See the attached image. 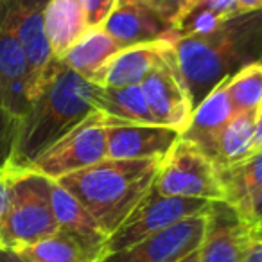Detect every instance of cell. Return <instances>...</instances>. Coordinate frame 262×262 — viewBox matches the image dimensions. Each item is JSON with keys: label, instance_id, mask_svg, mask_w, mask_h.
I'll return each instance as SVG.
<instances>
[{"label": "cell", "instance_id": "obj_1", "mask_svg": "<svg viewBox=\"0 0 262 262\" xmlns=\"http://www.w3.org/2000/svg\"><path fill=\"white\" fill-rule=\"evenodd\" d=\"M262 58V9L239 15L205 34L174 41L178 72L194 108L225 79Z\"/></svg>", "mask_w": 262, "mask_h": 262}, {"label": "cell", "instance_id": "obj_2", "mask_svg": "<svg viewBox=\"0 0 262 262\" xmlns=\"http://www.w3.org/2000/svg\"><path fill=\"white\" fill-rule=\"evenodd\" d=\"M99 88L59 59L20 120L11 167L27 169L49 147L97 113Z\"/></svg>", "mask_w": 262, "mask_h": 262}, {"label": "cell", "instance_id": "obj_3", "mask_svg": "<svg viewBox=\"0 0 262 262\" xmlns=\"http://www.w3.org/2000/svg\"><path fill=\"white\" fill-rule=\"evenodd\" d=\"M158 167L160 158H104L56 182L86 208L110 237L151 190Z\"/></svg>", "mask_w": 262, "mask_h": 262}, {"label": "cell", "instance_id": "obj_4", "mask_svg": "<svg viewBox=\"0 0 262 262\" xmlns=\"http://www.w3.org/2000/svg\"><path fill=\"white\" fill-rule=\"evenodd\" d=\"M52 180L31 169L9 167L8 210L0 230V246L22 248L59 230L51 201Z\"/></svg>", "mask_w": 262, "mask_h": 262}, {"label": "cell", "instance_id": "obj_5", "mask_svg": "<svg viewBox=\"0 0 262 262\" xmlns=\"http://www.w3.org/2000/svg\"><path fill=\"white\" fill-rule=\"evenodd\" d=\"M153 190L162 196L225 201V190L215 165L200 147L182 137L160 160Z\"/></svg>", "mask_w": 262, "mask_h": 262}, {"label": "cell", "instance_id": "obj_6", "mask_svg": "<svg viewBox=\"0 0 262 262\" xmlns=\"http://www.w3.org/2000/svg\"><path fill=\"white\" fill-rule=\"evenodd\" d=\"M210 203L212 201L207 200L162 196L151 187V190L137 205L135 210L108 237L104 255L135 246L146 241L147 237L157 235L190 215L203 214L210 208Z\"/></svg>", "mask_w": 262, "mask_h": 262}, {"label": "cell", "instance_id": "obj_7", "mask_svg": "<svg viewBox=\"0 0 262 262\" xmlns=\"http://www.w3.org/2000/svg\"><path fill=\"white\" fill-rule=\"evenodd\" d=\"M108 153V133H106L104 113L97 112L83 124L70 131L59 142L49 147L40 158L27 169L36 171L51 180H59L84 167L99 164Z\"/></svg>", "mask_w": 262, "mask_h": 262}, {"label": "cell", "instance_id": "obj_8", "mask_svg": "<svg viewBox=\"0 0 262 262\" xmlns=\"http://www.w3.org/2000/svg\"><path fill=\"white\" fill-rule=\"evenodd\" d=\"M47 2L49 0H2L13 33L22 45L29 63L31 101L40 94L52 67L59 61L52 54L45 33L43 11Z\"/></svg>", "mask_w": 262, "mask_h": 262}, {"label": "cell", "instance_id": "obj_9", "mask_svg": "<svg viewBox=\"0 0 262 262\" xmlns=\"http://www.w3.org/2000/svg\"><path fill=\"white\" fill-rule=\"evenodd\" d=\"M140 86L157 122L183 133L190 122L194 104L176 67L174 47L147 74Z\"/></svg>", "mask_w": 262, "mask_h": 262}, {"label": "cell", "instance_id": "obj_10", "mask_svg": "<svg viewBox=\"0 0 262 262\" xmlns=\"http://www.w3.org/2000/svg\"><path fill=\"white\" fill-rule=\"evenodd\" d=\"M207 212L190 215L135 246L106 253L101 262H178L200 248L207 228Z\"/></svg>", "mask_w": 262, "mask_h": 262}, {"label": "cell", "instance_id": "obj_11", "mask_svg": "<svg viewBox=\"0 0 262 262\" xmlns=\"http://www.w3.org/2000/svg\"><path fill=\"white\" fill-rule=\"evenodd\" d=\"M253 228L226 201H212L207 212V228L201 241V262H244Z\"/></svg>", "mask_w": 262, "mask_h": 262}, {"label": "cell", "instance_id": "obj_12", "mask_svg": "<svg viewBox=\"0 0 262 262\" xmlns=\"http://www.w3.org/2000/svg\"><path fill=\"white\" fill-rule=\"evenodd\" d=\"M108 133L106 158L115 160H146L164 158L182 133L162 124H139L110 119L104 115Z\"/></svg>", "mask_w": 262, "mask_h": 262}, {"label": "cell", "instance_id": "obj_13", "mask_svg": "<svg viewBox=\"0 0 262 262\" xmlns=\"http://www.w3.org/2000/svg\"><path fill=\"white\" fill-rule=\"evenodd\" d=\"M0 101L15 119L22 120L31 106V70L0 2Z\"/></svg>", "mask_w": 262, "mask_h": 262}, {"label": "cell", "instance_id": "obj_14", "mask_svg": "<svg viewBox=\"0 0 262 262\" xmlns=\"http://www.w3.org/2000/svg\"><path fill=\"white\" fill-rule=\"evenodd\" d=\"M101 27L124 49L160 40H178L174 26L162 18L147 2L115 6Z\"/></svg>", "mask_w": 262, "mask_h": 262}, {"label": "cell", "instance_id": "obj_15", "mask_svg": "<svg viewBox=\"0 0 262 262\" xmlns=\"http://www.w3.org/2000/svg\"><path fill=\"white\" fill-rule=\"evenodd\" d=\"M172 47L174 41L169 40L126 47L113 54L90 81L102 88H124L140 84L158 63L164 61Z\"/></svg>", "mask_w": 262, "mask_h": 262}, {"label": "cell", "instance_id": "obj_16", "mask_svg": "<svg viewBox=\"0 0 262 262\" xmlns=\"http://www.w3.org/2000/svg\"><path fill=\"white\" fill-rule=\"evenodd\" d=\"M228 79L219 83L194 108L189 126L182 133V139L189 140L196 147H200L205 153V157H208L210 160H214L215 147H217V140L223 129L235 115V110H233L232 101L228 97Z\"/></svg>", "mask_w": 262, "mask_h": 262}, {"label": "cell", "instance_id": "obj_17", "mask_svg": "<svg viewBox=\"0 0 262 262\" xmlns=\"http://www.w3.org/2000/svg\"><path fill=\"white\" fill-rule=\"evenodd\" d=\"M51 201L59 230L74 235L81 243L86 244L90 250L104 257V246L108 235L102 232L97 221L88 214L86 208L56 180H52L51 183Z\"/></svg>", "mask_w": 262, "mask_h": 262}, {"label": "cell", "instance_id": "obj_18", "mask_svg": "<svg viewBox=\"0 0 262 262\" xmlns=\"http://www.w3.org/2000/svg\"><path fill=\"white\" fill-rule=\"evenodd\" d=\"M43 22L56 59H63V56L90 31L79 0H49L43 11Z\"/></svg>", "mask_w": 262, "mask_h": 262}, {"label": "cell", "instance_id": "obj_19", "mask_svg": "<svg viewBox=\"0 0 262 262\" xmlns=\"http://www.w3.org/2000/svg\"><path fill=\"white\" fill-rule=\"evenodd\" d=\"M217 172L225 190V201L244 219L253 200L262 192V151Z\"/></svg>", "mask_w": 262, "mask_h": 262}, {"label": "cell", "instance_id": "obj_20", "mask_svg": "<svg viewBox=\"0 0 262 262\" xmlns=\"http://www.w3.org/2000/svg\"><path fill=\"white\" fill-rule=\"evenodd\" d=\"M122 45L112 38L102 27H92L65 56L61 61L74 72L81 74L86 79H92L99 69L117 54L122 51Z\"/></svg>", "mask_w": 262, "mask_h": 262}, {"label": "cell", "instance_id": "obj_21", "mask_svg": "<svg viewBox=\"0 0 262 262\" xmlns=\"http://www.w3.org/2000/svg\"><path fill=\"white\" fill-rule=\"evenodd\" d=\"M258 113H235L217 140L214 155L215 169L241 164L253 155V133Z\"/></svg>", "mask_w": 262, "mask_h": 262}, {"label": "cell", "instance_id": "obj_22", "mask_svg": "<svg viewBox=\"0 0 262 262\" xmlns=\"http://www.w3.org/2000/svg\"><path fill=\"white\" fill-rule=\"evenodd\" d=\"M97 110L110 119L124 122L158 124L140 84L124 88H99Z\"/></svg>", "mask_w": 262, "mask_h": 262}, {"label": "cell", "instance_id": "obj_23", "mask_svg": "<svg viewBox=\"0 0 262 262\" xmlns=\"http://www.w3.org/2000/svg\"><path fill=\"white\" fill-rule=\"evenodd\" d=\"M16 251L31 262H101L102 258V255L63 230L29 246L16 248Z\"/></svg>", "mask_w": 262, "mask_h": 262}, {"label": "cell", "instance_id": "obj_24", "mask_svg": "<svg viewBox=\"0 0 262 262\" xmlns=\"http://www.w3.org/2000/svg\"><path fill=\"white\" fill-rule=\"evenodd\" d=\"M239 15L237 0H203L180 18L174 31L178 38L205 34Z\"/></svg>", "mask_w": 262, "mask_h": 262}, {"label": "cell", "instance_id": "obj_25", "mask_svg": "<svg viewBox=\"0 0 262 262\" xmlns=\"http://www.w3.org/2000/svg\"><path fill=\"white\" fill-rule=\"evenodd\" d=\"M228 97L235 113H258L262 110V61L241 69L228 79Z\"/></svg>", "mask_w": 262, "mask_h": 262}, {"label": "cell", "instance_id": "obj_26", "mask_svg": "<svg viewBox=\"0 0 262 262\" xmlns=\"http://www.w3.org/2000/svg\"><path fill=\"white\" fill-rule=\"evenodd\" d=\"M18 127L20 120L15 119L0 101V171L11 167L16 139H18Z\"/></svg>", "mask_w": 262, "mask_h": 262}, {"label": "cell", "instance_id": "obj_27", "mask_svg": "<svg viewBox=\"0 0 262 262\" xmlns=\"http://www.w3.org/2000/svg\"><path fill=\"white\" fill-rule=\"evenodd\" d=\"M79 2L83 6L90 29L92 27H101L117 6V0H79Z\"/></svg>", "mask_w": 262, "mask_h": 262}, {"label": "cell", "instance_id": "obj_28", "mask_svg": "<svg viewBox=\"0 0 262 262\" xmlns=\"http://www.w3.org/2000/svg\"><path fill=\"white\" fill-rule=\"evenodd\" d=\"M147 4H149L162 18H165L169 24L176 26V24L180 22V18L183 16V13H185L189 0H149Z\"/></svg>", "mask_w": 262, "mask_h": 262}, {"label": "cell", "instance_id": "obj_29", "mask_svg": "<svg viewBox=\"0 0 262 262\" xmlns=\"http://www.w3.org/2000/svg\"><path fill=\"white\" fill-rule=\"evenodd\" d=\"M8 198H9V167L0 171V230L4 223V215L8 210Z\"/></svg>", "mask_w": 262, "mask_h": 262}, {"label": "cell", "instance_id": "obj_30", "mask_svg": "<svg viewBox=\"0 0 262 262\" xmlns=\"http://www.w3.org/2000/svg\"><path fill=\"white\" fill-rule=\"evenodd\" d=\"M244 262H262V235L255 232L251 233L244 253Z\"/></svg>", "mask_w": 262, "mask_h": 262}, {"label": "cell", "instance_id": "obj_31", "mask_svg": "<svg viewBox=\"0 0 262 262\" xmlns=\"http://www.w3.org/2000/svg\"><path fill=\"white\" fill-rule=\"evenodd\" d=\"M260 219H262V192L253 200V203H251V207H250V210H248L244 221H246L251 228H255Z\"/></svg>", "mask_w": 262, "mask_h": 262}, {"label": "cell", "instance_id": "obj_32", "mask_svg": "<svg viewBox=\"0 0 262 262\" xmlns=\"http://www.w3.org/2000/svg\"><path fill=\"white\" fill-rule=\"evenodd\" d=\"M0 262H31V260H27L15 248L0 246Z\"/></svg>", "mask_w": 262, "mask_h": 262}, {"label": "cell", "instance_id": "obj_33", "mask_svg": "<svg viewBox=\"0 0 262 262\" xmlns=\"http://www.w3.org/2000/svg\"><path fill=\"white\" fill-rule=\"evenodd\" d=\"M262 151V110L257 115V122H255V133H253V155Z\"/></svg>", "mask_w": 262, "mask_h": 262}, {"label": "cell", "instance_id": "obj_34", "mask_svg": "<svg viewBox=\"0 0 262 262\" xmlns=\"http://www.w3.org/2000/svg\"><path fill=\"white\" fill-rule=\"evenodd\" d=\"M237 8L239 13H251V11H260L262 9V0H237Z\"/></svg>", "mask_w": 262, "mask_h": 262}, {"label": "cell", "instance_id": "obj_35", "mask_svg": "<svg viewBox=\"0 0 262 262\" xmlns=\"http://www.w3.org/2000/svg\"><path fill=\"white\" fill-rule=\"evenodd\" d=\"M178 262H201V258H200V251H192L190 255H187V257H183V258H180Z\"/></svg>", "mask_w": 262, "mask_h": 262}, {"label": "cell", "instance_id": "obj_36", "mask_svg": "<svg viewBox=\"0 0 262 262\" xmlns=\"http://www.w3.org/2000/svg\"><path fill=\"white\" fill-rule=\"evenodd\" d=\"M142 2H149V0H117V6H126V4H142Z\"/></svg>", "mask_w": 262, "mask_h": 262}, {"label": "cell", "instance_id": "obj_37", "mask_svg": "<svg viewBox=\"0 0 262 262\" xmlns=\"http://www.w3.org/2000/svg\"><path fill=\"white\" fill-rule=\"evenodd\" d=\"M200 2H203V0H189V4H187V9H185V13L189 11V9H192L194 6H198V4H200ZM185 13H183V15H185Z\"/></svg>", "mask_w": 262, "mask_h": 262}, {"label": "cell", "instance_id": "obj_38", "mask_svg": "<svg viewBox=\"0 0 262 262\" xmlns=\"http://www.w3.org/2000/svg\"><path fill=\"white\" fill-rule=\"evenodd\" d=\"M253 232H255V233H258V235H262V219L258 221V225L253 228Z\"/></svg>", "mask_w": 262, "mask_h": 262}, {"label": "cell", "instance_id": "obj_39", "mask_svg": "<svg viewBox=\"0 0 262 262\" xmlns=\"http://www.w3.org/2000/svg\"><path fill=\"white\" fill-rule=\"evenodd\" d=\"M0 2H2V0H0Z\"/></svg>", "mask_w": 262, "mask_h": 262}]
</instances>
